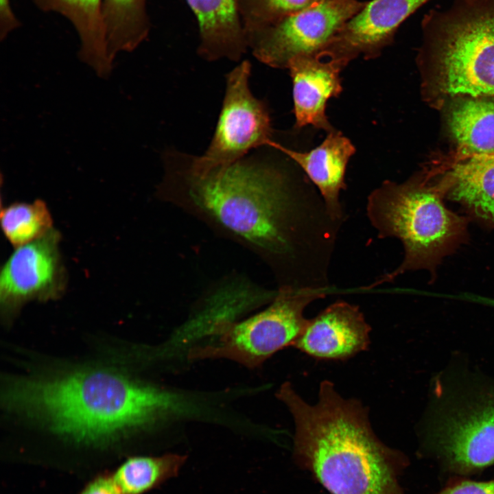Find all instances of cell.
<instances>
[{"mask_svg":"<svg viewBox=\"0 0 494 494\" xmlns=\"http://www.w3.org/2000/svg\"><path fill=\"white\" fill-rule=\"evenodd\" d=\"M193 204L258 248L279 272L281 286L327 290L341 222L308 183L277 167L241 160L203 173L187 172Z\"/></svg>","mask_w":494,"mask_h":494,"instance_id":"obj_1","label":"cell"},{"mask_svg":"<svg viewBox=\"0 0 494 494\" xmlns=\"http://www.w3.org/2000/svg\"><path fill=\"white\" fill-rule=\"evenodd\" d=\"M276 395L294 420L296 464L331 494H405L399 477L409 460L377 437L360 402L344 399L327 380L314 405L289 382Z\"/></svg>","mask_w":494,"mask_h":494,"instance_id":"obj_2","label":"cell"},{"mask_svg":"<svg viewBox=\"0 0 494 494\" xmlns=\"http://www.w3.org/2000/svg\"><path fill=\"white\" fill-rule=\"evenodd\" d=\"M5 405L83 443L110 441L180 413L182 399L109 369H85L8 384Z\"/></svg>","mask_w":494,"mask_h":494,"instance_id":"obj_3","label":"cell"},{"mask_svg":"<svg viewBox=\"0 0 494 494\" xmlns=\"http://www.w3.org/2000/svg\"><path fill=\"white\" fill-rule=\"evenodd\" d=\"M367 216L379 238L396 237L404 259L366 289L390 283L410 270H433L466 236L465 219L448 209L438 190L420 179L398 184L385 180L368 196Z\"/></svg>","mask_w":494,"mask_h":494,"instance_id":"obj_4","label":"cell"},{"mask_svg":"<svg viewBox=\"0 0 494 494\" xmlns=\"http://www.w3.org/2000/svg\"><path fill=\"white\" fill-rule=\"evenodd\" d=\"M422 28L443 93L494 97V0H456L425 15Z\"/></svg>","mask_w":494,"mask_h":494,"instance_id":"obj_5","label":"cell"},{"mask_svg":"<svg viewBox=\"0 0 494 494\" xmlns=\"http://www.w3.org/2000/svg\"><path fill=\"white\" fill-rule=\"evenodd\" d=\"M325 295L323 291L280 286L262 311L241 322L217 320L211 329L214 342L193 348L189 357L225 358L250 368L259 367L279 350L294 345L307 322L305 309Z\"/></svg>","mask_w":494,"mask_h":494,"instance_id":"obj_6","label":"cell"},{"mask_svg":"<svg viewBox=\"0 0 494 494\" xmlns=\"http://www.w3.org/2000/svg\"><path fill=\"white\" fill-rule=\"evenodd\" d=\"M366 1L326 0L246 33L248 47L263 63L287 68L300 56H317Z\"/></svg>","mask_w":494,"mask_h":494,"instance_id":"obj_7","label":"cell"},{"mask_svg":"<svg viewBox=\"0 0 494 494\" xmlns=\"http://www.w3.org/2000/svg\"><path fill=\"white\" fill-rule=\"evenodd\" d=\"M250 64L243 61L226 77L224 99L214 136L205 153L192 160L188 172L203 173L228 166L249 150L273 140L267 106L251 93Z\"/></svg>","mask_w":494,"mask_h":494,"instance_id":"obj_8","label":"cell"},{"mask_svg":"<svg viewBox=\"0 0 494 494\" xmlns=\"http://www.w3.org/2000/svg\"><path fill=\"white\" fill-rule=\"evenodd\" d=\"M428 440L456 475L476 474L494 465V392L471 395L438 412Z\"/></svg>","mask_w":494,"mask_h":494,"instance_id":"obj_9","label":"cell"},{"mask_svg":"<svg viewBox=\"0 0 494 494\" xmlns=\"http://www.w3.org/2000/svg\"><path fill=\"white\" fill-rule=\"evenodd\" d=\"M61 235L52 228L38 239L16 247L0 274V304L8 318L32 301L59 298L66 287V271L59 248Z\"/></svg>","mask_w":494,"mask_h":494,"instance_id":"obj_10","label":"cell"},{"mask_svg":"<svg viewBox=\"0 0 494 494\" xmlns=\"http://www.w3.org/2000/svg\"><path fill=\"white\" fill-rule=\"evenodd\" d=\"M430 0H372L348 21L319 58L336 61L344 67L360 56H379L394 40L401 24Z\"/></svg>","mask_w":494,"mask_h":494,"instance_id":"obj_11","label":"cell"},{"mask_svg":"<svg viewBox=\"0 0 494 494\" xmlns=\"http://www.w3.org/2000/svg\"><path fill=\"white\" fill-rule=\"evenodd\" d=\"M370 331L359 307L340 301L308 319L293 346L317 359L345 360L367 349Z\"/></svg>","mask_w":494,"mask_h":494,"instance_id":"obj_12","label":"cell"},{"mask_svg":"<svg viewBox=\"0 0 494 494\" xmlns=\"http://www.w3.org/2000/svg\"><path fill=\"white\" fill-rule=\"evenodd\" d=\"M339 62L317 56H300L288 64L292 81L295 128L311 126L327 132L334 129L326 115L327 102L342 91Z\"/></svg>","mask_w":494,"mask_h":494,"instance_id":"obj_13","label":"cell"},{"mask_svg":"<svg viewBox=\"0 0 494 494\" xmlns=\"http://www.w3.org/2000/svg\"><path fill=\"white\" fill-rule=\"evenodd\" d=\"M270 147L285 154L305 173L317 187L332 218L342 222L343 209L340 194L345 189L348 162L355 152L351 141L335 128L321 144L307 152L289 149L272 140Z\"/></svg>","mask_w":494,"mask_h":494,"instance_id":"obj_14","label":"cell"},{"mask_svg":"<svg viewBox=\"0 0 494 494\" xmlns=\"http://www.w3.org/2000/svg\"><path fill=\"white\" fill-rule=\"evenodd\" d=\"M199 28L198 54L208 60H238L248 49L239 0H187Z\"/></svg>","mask_w":494,"mask_h":494,"instance_id":"obj_15","label":"cell"},{"mask_svg":"<svg viewBox=\"0 0 494 494\" xmlns=\"http://www.w3.org/2000/svg\"><path fill=\"white\" fill-rule=\"evenodd\" d=\"M103 0H32L42 11L56 12L75 29L81 43L80 57L100 75L110 70V58L102 21Z\"/></svg>","mask_w":494,"mask_h":494,"instance_id":"obj_16","label":"cell"},{"mask_svg":"<svg viewBox=\"0 0 494 494\" xmlns=\"http://www.w3.org/2000/svg\"><path fill=\"white\" fill-rule=\"evenodd\" d=\"M449 193L476 217L494 222V156H475L454 165Z\"/></svg>","mask_w":494,"mask_h":494,"instance_id":"obj_17","label":"cell"},{"mask_svg":"<svg viewBox=\"0 0 494 494\" xmlns=\"http://www.w3.org/2000/svg\"><path fill=\"white\" fill-rule=\"evenodd\" d=\"M449 125L461 154L468 158L494 156V102L468 98L457 103Z\"/></svg>","mask_w":494,"mask_h":494,"instance_id":"obj_18","label":"cell"},{"mask_svg":"<svg viewBox=\"0 0 494 494\" xmlns=\"http://www.w3.org/2000/svg\"><path fill=\"white\" fill-rule=\"evenodd\" d=\"M102 21L110 58L134 49L148 36L146 0H103Z\"/></svg>","mask_w":494,"mask_h":494,"instance_id":"obj_19","label":"cell"},{"mask_svg":"<svg viewBox=\"0 0 494 494\" xmlns=\"http://www.w3.org/2000/svg\"><path fill=\"white\" fill-rule=\"evenodd\" d=\"M187 456L174 453L158 456H134L112 475L123 494H143L176 477Z\"/></svg>","mask_w":494,"mask_h":494,"instance_id":"obj_20","label":"cell"},{"mask_svg":"<svg viewBox=\"0 0 494 494\" xmlns=\"http://www.w3.org/2000/svg\"><path fill=\"white\" fill-rule=\"evenodd\" d=\"M1 224L5 237L16 248L38 239L53 228L49 211L40 200L6 207L1 211Z\"/></svg>","mask_w":494,"mask_h":494,"instance_id":"obj_21","label":"cell"},{"mask_svg":"<svg viewBox=\"0 0 494 494\" xmlns=\"http://www.w3.org/2000/svg\"><path fill=\"white\" fill-rule=\"evenodd\" d=\"M326 0H239L245 32L287 15L304 10Z\"/></svg>","mask_w":494,"mask_h":494,"instance_id":"obj_22","label":"cell"},{"mask_svg":"<svg viewBox=\"0 0 494 494\" xmlns=\"http://www.w3.org/2000/svg\"><path fill=\"white\" fill-rule=\"evenodd\" d=\"M437 494H494V479L475 481L462 476L453 477Z\"/></svg>","mask_w":494,"mask_h":494,"instance_id":"obj_23","label":"cell"},{"mask_svg":"<svg viewBox=\"0 0 494 494\" xmlns=\"http://www.w3.org/2000/svg\"><path fill=\"white\" fill-rule=\"evenodd\" d=\"M21 23L12 8L10 0H0V38L4 39L9 33L19 27Z\"/></svg>","mask_w":494,"mask_h":494,"instance_id":"obj_24","label":"cell"},{"mask_svg":"<svg viewBox=\"0 0 494 494\" xmlns=\"http://www.w3.org/2000/svg\"><path fill=\"white\" fill-rule=\"evenodd\" d=\"M80 494H123L113 476H102L95 479Z\"/></svg>","mask_w":494,"mask_h":494,"instance_id":"obj_25","label":"cell"}]
</instances>
